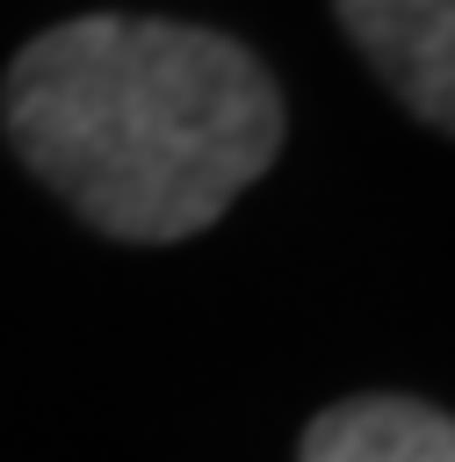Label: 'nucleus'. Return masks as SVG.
Instances as JSON below:
<instances>
[{
  "instance_id": "1",
  "label": "nucleus",
  "mask_w": 455,
  "mask_h": 462,
  "mask_svg": "<svg viewBox=\"0 0 455 462\" xmlns=\"http://www.w3.org/2000/svg\"><path fill=\"white\" fill-rule=\"evenodd\" d=\"M0 130L79 224L123 245H173L274 166L289 108L274 72L224 29L72 14L7 58Z\"/></svg>"
},
{
  "instance_id": "2",
  "label": "nucleus",
  "mask_w": 455,
  "mask_h": 462,
  "mask_svg": "<svg viewBox=\"0 0 455 462\" xmlns=\"http://www.w3.org/2000/svg\"><path fill=\"white\" fill-rule=\"evenodd\" d=\"M332 14L397 108L455 137V0H332Z\"/></svg>"
},
{
  "instance_id": "3",
  "label": "nucleus",
  "mask_w": 455,
  "mask_h": 462,
  "mask_svg": "<svg viewBox=\"0 0 455 462\" xmlns=\"http://www.w3.org/2000/svg\"><path fill=\"white\" fill-rule=\"evenodd\" d=\"M296 462H455V419L426 397H339L325 404L303 440Z\"/></svg>"
}]
</instances>
